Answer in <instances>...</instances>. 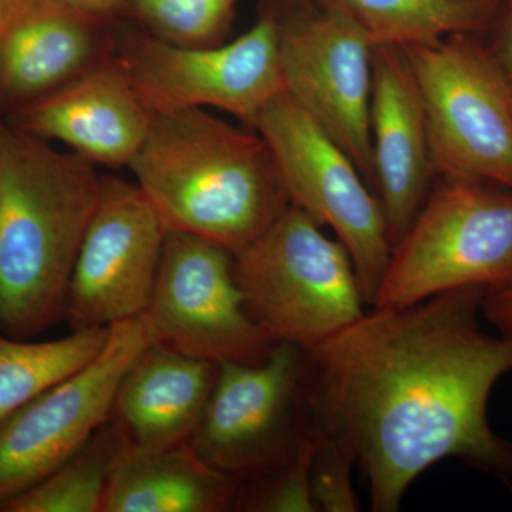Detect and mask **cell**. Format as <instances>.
Returning <instances> with one entry per match:
<instances>
[{
	"label": "cell",
	"instance_id": "1",
	"mask_svg": "<svg viewBox=\"0 0 512 512\" xmlns=\"http://www.w3.org/2000/svg\"><path fill=\"white\" fill-rule=\"evenodd\" d=\"M485 289L373 308L309 353L312 416L352 447L373 511L399 510L433 464L460 458L510 485L512 441L487 406L512 370V338L478 322Z\"/></svg>",
	"mask_w": 512,
	"mask_h": 512
},
{
	"label": "cell",
	"instance_id": "2",
	"mask_svg": "<svg viewBox=\"0 0 512 512\" xmlns=\"http://www.w3.org/2000/svg\"><path fill=\"white\" fill-rule=\"evenodd\" d=\"M97 165L6 124L0 133V332L35 339L64 319L99 200Z\"/></svg>",
	"mask_w": 512,
	"mask_h": 512
},
{
	"label": "cell",
	"instance_id": "3",
	"mask_svg": "<svg viewBox=\"0 0 512 512\" xmlns=\"http://www.w3.org/2000/svg\"><path fill=\"white\" fill-rule=\"evenodd\" d=\"M128 168L167 232L197 235L234 255L291 204L264 138L207 110L153 114Z\"/></svg>",
	"mask_w": 512,
	"mask_h": 512
},
{
	"label": "cell",
	"instance_id": "4",
	"mask_svg": "<svg viewBox=\"0 0 512 512\" xmlns=\"http://www.w3.org/2000/svg\"><path fill=\"white\" fill-rule=\"evenodd\" d=\"M234 256L248 311L275 343L312 352L365 313L349 252L295 205Z\"/></svg>",
	"mask_w": 512,
	"mask_h": 512
},
{
	"label": "cell",
	"instance_id": "5",
	"mask_svg": "<svg viewBox=\"0 0 512 512\" xmlns=\"http://www.w3.org/2000/svg\"><path fill=\"white\" fill-rule=\"evenodd\" d=\"M512 284V191L444 178L392 249L373 308H400L439 293Z\"/></svg>",
	"mask_w": 512,
	"mask_h": 512
},
{
	"label": "cell",
	"instance_id": "6",
	"mask_svg": "<svg viewBox=\"0 0 512 512\" xmlns=\"http://www.w3.org/2000/svg\"><path fill=\"white\" fill-rule=\"evenodd\" d=\"M429 134L433 173L512 191V83L467 35L402 47Z\"/></svg>",
	"mask_w": 512,
	"mask_h": 512
},
{
	"label": "cell",
	"instance_id": "7",
	"mask_svg": "<svg viewBox=\"0 0 512 512\" xmlns=\"http://www.w3.org/2000/svg\"><path fill=\"white\" fill-rule=\"evenodd\" d=\"M251 127L268 144L289 202L335 231L355 266L366 305L372 306L392 255L375 191L346 151L285 92Z\"/></svg>",
	"mask_w": 512,
	"mask_h": 512
},
{
	"label": "cell",
	"instance_id": "8",
	"mask_svg": "<svg viewBox=\"0 0 512 512\" xmlns=\"http://www.w3.org/2000/svg\"><path fill=\"white\" fill-rule=\"evenodd\" d=\"M279 32L275 9L232 42L210 46L175 45L143 29H119L117 55L151 113L212 107L251 126L284 93Z\"/></svg>",
	"mask_w": 512,
	"mask_h": 512
},
{
	"label": "cell",
	"instance_id": "9",
	"mask_svg": "<svg viewBox=\"0 0 512 512\" xmlns=\"http://www.w3.org/2000/svg\"><path fill=\"white\" fill-rule=\"evenodd\" d=\"M309 423V353L281 342L264 362L218 365L190 444L212 467L242 480L291 456Z\"/></svg>",
	"mask_w": 512,
	"mask_h": 512
},
{
	"label": "cell",
	"instance_id": "10",
	"mask_svg": "<svg viewBox=\"0 0 512 512\" xmlns=\"http://www.w3.org/2000/svg\"><path fill=\"white\" fill-rule=\"evenodd\" d=\"M150 343L144 316L111 326L99 355L0 421V507L109 423L121 380Z\"/></svg>",
	"mask_w": 512,
	"mask_h": 512
},
{
	"label": "cell",
	"instance_id": "11",
	"mask_svg": "<svg viewBox=\"0 0 512 512\" xmlns=\"http://www.w3.org/2000/svg\"><path fill=\"white\" fill-rule=\"evenodd\" d=\"M234 262V254L215 242L168 231L144 313L151 343L217 366L264 362L276 343L249 313Z\"/></svg>",
	"mask_w": 512,
	"mask_h": 512
},
{
	"label": "cell",
	"instance_id": "12",
	"mask_svg": "<svg viewBox=\"0 0 512 512\" xmlns=\"http://www.w3.org/2000/svg\"><path fill=\"white\" fill-rule=\"evenodd\" d=\"M372 42L342 10L293 9L281 18L284 92L352 158L375 191L370 100Z\"/></svg>",
	"mask_w": 512,
	"mask_h": 512
},
{
	"label": "cell",
	"instance_id": "13",
	"mask_svg": "<svg viewBox=\"0 0 512 512\" xmlns=\"http://www.w3.org/2000/svg\"><path fill=\"white\" fill-rule=\"evenodd\" d=\"M165 229L134 181L104 175L74 262L64 319L106 329L147 312L163 262Z\"/></svg>",
	"mask_w": 512,
	"mask_h": 512
},
{
	"label": "cell",
	"instance_id": "14",
	"mask_svg": "<svg viewBox=\"0 0 512 512\" xmlns=\"http://www.w3.org/2000/svg\"><path fill=\"white\" fill-rule=\"evenodd\" d=\"M10 126L57 141L94 165L130 167L150 130L153 113L141 100L117 53L25 109Z\"/></svg>",
	"mask_w": 512,
	"mask_h": 512
},
{
	"label": "cell",
	"instance_id": "15",
	"mask_svg": "<svg viewBox=\"0 0 512 512\" xmlns=\"http://www.w3.org/2000/svg\"><path fill=\"white\" fill-rule=\"evenodd\" d=\"M116 22L60 0H25L0 30V110L5 116L45 99L117 53Z\"/></svg>",
	"mask_w": 512,
	"mask_h": 512
},
{
	"label": "cell",
	"instance_id": "16",
	"mask_svg": "<svg viewBox=\"0 0 512 512\" xmlns=\"http://www.w3.org/2000/svg\"><path fill=\"white\" fill-rule=\"evenodd\" d=\"M375 190L392 249L429 197V134L423 101L402 47L373 49L370 100Z\"/></svg>",
	"mask_w": 512,
	"mask_h": 512
},
{
	"label": "cell",
	"instance_id": "17",
	"mask_svg": "<svg viewBox=\"0 0 512 512\" xmlns=\"http://www.w3.org/2000/svg\"><path fill=\"white\" fill-rule=\"evenodd\" d=\"M218 366L150 343L121 380L111 421L126 446L190 443L200 426Z\"/></svg>",
	"mask_w": 512,
	"mask_h": 512
},
{
	"label": "cell",
	"instance_id": "18",
	"mask_svg": "<svg viewBox=\"0 0 512 512\" xmlns=\"http://www.w3.org/2000/svg\"><path fill=\"white\" fill-rule=\"evenodd\" d=\"M241 478L212 467L190 443L161 448L124 444L103 512H220L235 507Z\"/></svg>",
	"mask_w": 512,
	"mask_h": 512
},
{
	"label": "cell",
	"instance_id": "19",
	"mask_svg": "<svg viewBox=\"0 0 512 512\" xmlns=\"http://www.w3.org/2000/svg\"><path fill=\"white\" fill-rule=\"evenodd\" d=\"M505 0H322L355 20L373 47L430 45L483 29Z\"/></svg>",
	"mask_w": 512,
	"mask_h": 512
},
{
	"label": "cell",
	"instance_id": "20",
	"mask_svg": "<svg viewBox=\"0 0 512 512\" xmlns=\"http://www.w3.org/2000/svg\"><path fill=\"white\" fill-rule=\"evenodd\" d=\"M110 328L35 342L0 332V421L99 355Z\"/></svg>",
	"mask_w": 512,
	"mask_h": 512
},
{
	"label": "cell",
	"instance_id": "21",
	"mask_svg": "<svg viewBox=\"0 0 512 512\" xmlns=\"http://www.w3.org/2000/svg\"><path fill=\"white\" fill-rule=\"evenodd\" d=\"M123 434L113 421L62 466L0 507L3 512H103L114 464L123 450Z\"/></svg>",
	"mask_w": 512,
	"mask_h": 512
},
{
	"label": "cell",
	"instance_id": "22",
	"mask_svg": "<svg viewBox=\"0 0 512 512\" xmlns=\"http://www.w3.org/2000/svg\"><path fill=\"white\" fill-rule=\"evenodd\" d=\"M239 0H130L128 12L143 30L175 45L221 43Z\"/></svg>",
	"mask_w": 512,
	"mask_h": 512
},
{
	"label": "cell",
	"instance_id": "23",
	"mask_svg": "<svg viewBox=\"0 0 512 512\" xmlns=\"http://www.w3.org/2000/svg\"><path fill=\"white\" fill-rule=\"evenodd\" d=\"M313 450L315 430L311 420L291 456L268 470L242 478L235 507L244 511L318 512L311 481Z\"/></svg>",
	"mask_w": 512,
	"mask_h": 512
},
{
	"label": "cell",
	"instance_id": "24",
	"mask_svg": "<svg viewBox=\"0 0 512 512\" xmlns=\"http://www.w3.org/2000/svg\"><path fill=\"white\" fill-rule=\"evenodd\" d=\"M315 450H313L311 481L312 493L319 511L356 512L360 510L352 471L355 453L348 441L313 419Z\"/></svg>",
	"mask_w": 512,
	"mask_h": 512
},
{
	"label": "cell",
	"instance_id": "25",
	"mask_svg": "<svg viewBox=\"0 0 512 512\" xmlns=\"http://www.w3.org/2000/svg\"><path fill=\"white\" fill-rule=\"evenodd\" d=\"M481 312L501 336L512 338V284L500 291L485 293Z\"/></svg>",
	"mask_w": 512,
	"mask_h": 512
},
{
	"label": "cell",
	"instance_id": "26",
	"mask_svg": "<svg viewBox=\"0 0 512 512\" xmlns=\"http://www.w3.org/2000/svg\"><path fill=\"white\" fill-rule=\"evenodd\" d=\"M60 2L93 18L116 22L117 18L128 12L130 0H60Z\"/></svg>",
	"mask_w": 512,
	"mask_h": 512
},
{
	"label": "cell",
	"instance_id": "27",
	"mask_svg": "<svg viewBox=\"0 0 512 512\" xmlns=\"http://www.w3.org/2000/svg\"><path fill=\"white\" fill-rule=\"evenodd\" d=\"M511 9L510 15L505 20L503 32L498 39L497 49L493 53L495 60L500 64L501 69L507 74L512 83V3L508 5Z\"/></svg>",
	"mask_w": 512,
	"mask_h": 512
},
{
	"label": "cell",
	"instance_id": "28",
	"mask_svg": "<svg viewBox=\"0 0 512 512\" xmlns=\"http://www.w3.org/2000/svg\"><path fill=\"white\" fill-rule=\"evenodd\" d=\"M25 0H0V30L18 13Z\"/></svg>",
	"mask_w": 512,
	"mask_h": 512
},
{
	"label": "cell",
	"instance_id": "29",
	"mask_svg": "<svg viewBox=\"0 0 512 512\" xmlns=\"http://www.w3.org/2000/svg\"><path fill=\"white\" fill-rule=\"evenodd\" d=\"M288 3L292 6V9L312 8L311 2H309V0H288Z\"/></svg>",
	"mask_w": 512,
	"mask_h": 512
},
{
	"label": "cell",
	"instance_id": "30",
	"mask_svg": "<svg viewBox=\"0 0 512 512\" xmlns=\"http://www.w3.org/2000/svg\"><path fill=\"white\" fill-rule=\"evenodd\" d=\"M5 114L2 113V110H0V133H2L3 128H5L6 120H5Z\"/></svg>",
	"mask_w": 512,
	"mask_h": 512
},
{
	"label": "cell",
	"instance_id": "31",
	"mask_svg": "<svg viewBox=\"0 0 512 512\" xmlns=\"http://www.w3.org/2000/svg\"><path fill=\"white\" fill-rule=\"evenodd\" d=\"M505 3H507V5H511L512 0H505Z\"/></svg>",
	"mask_w": 512,
	"mask_h": 512
}]
</instances>
